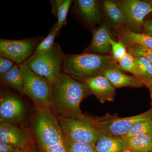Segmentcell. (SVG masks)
Wrapping results in <instances>:
<instances>
[{
    "instance_id": "cell-5",
    "label": "cell",
    "mask_w": 152,
    "mask_h": 152,
    "mask_svg": "<svg viewBox=\"0 0 152 152\" xmlns=\"http://www.w3.org/2000/svg\"><path fill=\"white\" fill-rule=\"evenodd\" d=\"M57 117L66 139L74 142L96 145L101 133L89 116L84 115L78 118Z\"/></svg>"
},
{
    "instance_id": "cell-33",
    "label": "cell",
    "mask_w": 152,
    "mask_h": 152,
    "mask_svg": "<svg viewBox=\"0 0 152 152\" xmlns=\"http://www.w3.org/2000/svg\"><path fill=\"white\" fill-rule=\"evenodd\" d=\"M144 84L149 90L151 95L152 94V79L151 80H150L149 81L145 83Z\"/></svg>"
},
{
    "instance_id": "cell-6",
    "label": "cell",
    "mask_w": 152,
    "mask_h": 152,
    "mask_svg": "<svg viewBox=\"0 0 152 152\" xmlns=\"http://www.w3.org/2000/svg\"><path fill=\"white\" fill-rule=\"evenodd\" d=\"M19 66L23 78V94L33 101L36 108L50 109L53 84L23 63Z\"/></svg>"
},
{
    "instance_id": "cell-7",
    "label": "cell",
    "mask_w": 152,
    "mask_h": 152,
    "mask_svg": "<svg viewBox=\"0 0 152 152\" xmlns=\"http://www.w3.org/2000/svg\"><path fill=\"white\" fill-rule=\"evenodd\" d=\"M89 117L101 134L111 137L124 138L136 123L142 121H152V108L143 113L124 118H120L116 114L111 115L108 114L103 117Z\"/></svg>"
},
{
    "instance_id": "cell-34",
    "label": "cell",
    "mask_w": 152,
    "mask_h": 152,
    "mask_svg": "<svg viewBox=\"0 0 152 152\" xmlns=\"http://www.w3.org/2000/svg\"><path fill=\"white\" fill-rule=\"evenodd\" d=\"M121 152H134L132 151H131V150L128 149H125L123 150V151H122Z\"/></svg>"
},
{
    "instance_id": "cell-10",
    "label": "cell",
    "mask_w": 152,
    "mask_h": 152,
    "mask_svg": "<svg viewBox=\"0 0 152 152\" xmlns=\"http://www.w3.org/2000/svg\"><path fill=\"white\" fill-rule=\"evenodd\" d=\"M25 107L20 99L10 93H5L0 102L1 123L16 124L21 121L24 115Z\"/></svg>"
},
{
    "instance_id": "cell-23",
    "label": "cell",
    "mask_w": 152,
    "mask_h": 152,
    "mask_svg": "<svg viewBox=\"0 0 152 152\" xmlns=\"http://www.w3.org/2000/svg\"><path fill=\"white\" fill-rule=\"evenodd\" d=\"M152 134V121H142L136 123L124 137L126 138Z\"/></svg>"
},
{
    "instance_id": "cell-22",
    "label": "cell",
    "mask_w": 152,
    "mask_h": 152,
    "mask_svg": "<svg viewBox=\"0 0 152 152\" xmlns=\"http://www.w3.org/2000/svg\"><path fill=\"white\" fill-rule=\"evenodd\" d=\"M122 36L131 45L138 44L152 50V36L144 33L134 32L130 30L124 31Z\"/></svg>"
},
{
    "instance_id": "cell-1",
    "label": "cell",
    "mask_w": 152,
    "mask_h": 152,
    "mask_svg": "<svg viewBox=\"0 0 152 152\" xmlns=\"http://www.w3.org/2000/svg\"><path fill=\"white\" fill-rule=\"evenodd\" d=\"M91 94L83 82L62 73L53 83L50 109L57 116H83L81 103Z\"/></svg>"
},
{
    "instance_id": "cell-12",
    "label": "cell",
    "mask_w": 152,
    "mask_h": 152,
    "mask_svg": "<svg viewBox=\"0 0 152 152\" xmlns=\"http://www.w3.org/2000/svg\"><path fill=\"white\" fill-rule=\"evenodd\" d=\"M91 94L94 95L102 104L113 102L116 96L115 88L105 77L100 75L85 80Z\"/></svg>"
},
{
    "instance_id": "cell-14",
    "label": "cell",
    "mask_w": 152,
    "mask_h": 152,
    "mask_svg": "<svg viewBox=\"0 0 152 152\" xmlns=\"http://www.w3.org/2000/svg\"><path fill=\"white\" fill-rule=\"evenodd\" d=\"M110 37V29L107 24L104 23L94 32L91 42L86 50V53H108L111 50Z\"/></svg>"
},
{
    "instance_id": "cell-9",
    "label": "cell",
    "mask_w": 152,
    "mask_h": 152,
    "mask_svg": "<svg viewBox=\"0 0 152 152\" xmlns=\"http://www.w3.org/2000/svg\"><path fill=\"white\" fill-rule=\"evenodd\" d=\"M124 15L125 24L136 30L142 28L146 17L152 12V2L140 0L121 2Z\"/></svg>"
},
{
    "instance_id": "cell-26",
    "label": "cell",
    "mask_w": 152,
    "mask_h": 152,
    "mask_svg": "<svg viewBox=\"0 0 152 152\" xmlns=\"http://www.w3.org/2000/svg\"><path fill=\"white\" fill-rule=\"evenodd\" d=\"M65 139L67 152H96L95 145L74 142Z\"/></svg>"
},
{
    "instance_id": "cell-24",
    "label": "cell",
    "mask_w": 152,
    "mask_h": 152,
    "mask_svg": "<svg viewBox=\"0 0 152 152\" xmlns=\"http://www.w3.org/2000/svg\"><path fill=\"white\" fill-rule=\"evenodd\" d=\"M59 32L60 31L57 29L56 23L46 37L43 39L38 44L36 47L34 53H41L51 48L54 45L55 39L58 35Z\"/></svg>"
},
{
    "instance_id": "cell-25",
    "label": "cell",
    "mask_w": 152,
    "mask_h": 152,
    "mask_svg": "<svg viewBox=\"0 0 152 152\" xmlns=\"http://www.w3.org/2000/svg\"><path fill=\"white\" fill-rule=\"evenodd\" d=\"M120 68L139 78L138 69L135 60L129 52L119 62Z\"/></svg>"
},
{
    "instance_id": "cell-16",
    "label": "cell",
    "mask_w": 152,
    "mask_h": 152,
    "mask_svg": "<svg viewBox=\"0 0 152 152\" xmlns=\"http://www.w3.org/2000/svg\"><path fill=\"white\" fill-rule=\"evenodd\" d=\"M128 139L101 134L96 145V152H121L128 149Z\"/></svg>"
},
{
    "instance_id": "cell-27",
    "label": "cell",
    "mask_w": 152,
    "mask_h": 152,
    "mask_svg": "<svg viewBox=\"0 0 152 152\" xmlns=\"http://www.w3.org/2000/svg\"><path fill=\"white\" fill-rule=\"evenodd\" d=\"M110 41L111 45L113 60L115 62H119L128 53L126 46L121 41L116 42L111 37L110 38Z\"/></svg>"
},
{
    "instance_id": "cell-35",
    "label": "cell",
    "mask_w": 152,
    "mask_h": 152,
    "mask_svg": "<svg viewBox=\"0 0 152 152\" xmlns=\"http://www.w3.org/2000/svg\"><path fill=\"white\" fill-rule=\"evenodd\" d=\"M151 100H152V94L151 95Z\"/></svg>"
},
{
    "instance_id": "cell-28",
    "label": "cell",
    "mask_w": 152,
    "mask_h": 152,
    "mask_svg": "<svg viewBox=\"0 0 152 152\" xmlns=\"http://www.w3.org/2000/svg\"><path fill=\"white\" fill-rule=\"evenodd\" d=\"M129 50L146 58L152 64V50L138 44L131 45Z\"/></svg>"
},
{
    "instance_id": "cell-21",
    "label": "cell",
    "mask_w": 152,
    "mask_h": 152,
    "mask_svg": "<svg viewBox=\"0 0 152 152\" xmlns=\"http://www.w3.org/2000/svg\"><path fill=\"white\" fill-rule=\"evenodd\" d=\"M135 60L138 69L139 77L144 83L152 79V64L146 58L129 50ZM145 85V84H144Z\"/></svg>"
},
{
    "instance_id": "cell-4",
    "label": "cell",
    "mask_w": 152,
    "mask_h": 152,
    "mask_svg": "<svg viewBox=\"0 0 152 152\" xmlns=\"http://www.w3.org/2000/svg\"><path fill=\"white\" fill-rule=\"evenodd\" d=\"M64 54L61 46L55 43L51 48L41 53H34L24 63L30 69L54 83L62 73Z\"/></svg>"
},
{
    "instance_id": "cell-20",
    "label": "cell",
    "mask_w": 152,
    "mask_h": 152,
    "mask_svg": "<svg viewBox=\"0 0 152 152\" xmlns=\"http://www.w3.org/2000/svg\"><path fill=\"white\" fill-rule=\"evenodd\" d=\"M128 139V149L134 152H152V134Z\"/></svg>"
},
{
    "instance_id": "cell-19",
    "label": "cell",
    "mask_w": 152,
    "mask_h": 152,
    "mask_svg": "<svg viewBox=\"0 0 152 152\" xmlns=\"http://www.w3.org/2000/svg\"><path fill=\"white\" fill-rule=\"evenodd\" d=\"M71 0H53L50 1L52 13L57 19V28L58 31L66 24L68 11L72 4Z\"/></svg>"
},
{
    "instance_id": "cell-3",
    "label": "cell",
    "mask_w": 152,
    "mask_h": 152,
    "mask_svg": "<svg viewBox=\"0 0 152 152\" xmlns=\"http://www.w3.org/2000/svg\"><path fill=\"white\" fill-rule=\"evenodd\" d=\"M113 57L85 53L79 55L64 54L62 70L75 79L85 80L102 75L106 70L117 67Z\"/></svg>"
},
{
    "instance_id": "cell-18",
    "label": "cell",
    "mask_w": 152,
    "mask_h": 152,
    "mask_svg": "<svg viewBox=\"0 0 152 152\" xmlns=\"http://www.w3.org/2000/svg\"><path fill=\"white\" fill-rule=\"evenodd\" d=\"M1 83L23 94V78L21 70L17 64L6 73L1 75Z\"/></svg>"
},
{
    "instance_id": "cell-30",
    "label": "cell",
    "mask_w": 152,
    "mask_h": 152,
    "mask_svg": "<svg viewBox=\"0 0 152 152\" xmlns=\"http://www.w3.org/2000/svg\"><path fill=\"white\" fill-rule=\"evenodd\" d=\"M20 150L0 141V152H18Z\"/></svg>"
},
{
    "instance_id": "cell-29",
    "label": "cell",
    "mask_w": 152,
    "mask_h": 152,
    "mask_svg": "<svg viewBox=\"0 0 152 152\" xmlns=\"http://www.w3.org/2000/svg\"><path fill=\"white\" fill-rule=\"evenodd\" d=\"M14 62L8 58L1 56H0V74L2 75L8 72L15 64Z\"/></svg>"
},
{
    "instance_id": "cell-13",
    "label": "cell",
    "mask_w": 152,
    "mask_h": 152,
    "mask_svg": "<svg viewBox=\"0 0 152 152\" xmlns=\"http://www.w3.org/2000/svg\"><path fill=\"white\" fill-rule=\"evenodd\" d=\"M102 75L110 81L115 88L122 87L141 88L145 86L140 79L135 76L127 75L117 67L106 70Z\"/></svg>"
},
{
    "instance_id": "cell-17",
    "label": "cell",
    "mask_w": 152,
    "mask_h": 152,
    "mask_svg": "<svg viewBox=\"0 0 152 152\" xmlns=\"http://www.w3.org/2000/svg\"><path fill=\"white\" fill-rule=\"evenodd\" d=\"M104 12L110 22L115 26L125 24L124 15L121 2L111 0L102 1Z\"/></svg>"
},
{
    "instance_id": "cell-31",
    "label": "cell",
    "mask_w": 152,
    "mask_h": 152,
    "mask_svg": "<svg viewBox=\"0 0 152 152\" xmlns=\"http://www.w3.org/2000/svg\"><path fill=\"white\" fill-rule=\"evenodd\" d=\"M142 28L143 30L144 34L152 36V20L144 22Z\"/></svg>"
},
{
    "instance_id": "cell-36",
    "label": "cell",
    "mask_w": 152,
    "mask_h": 152,
    "mask_svg": "<svg viewBox=\"0 0 152 152\" xmlns=\"http://www.w3.org/2000/svg\"><path fill=\"white\" fill-rule=\"evenodd\" d=\"M20 151H19V152H20Z\"/></svg>"
},
{
    "instance_id": "cell-11",
    "label": "cell",
    "mask_w": 152,
    "mask_h": 152,
    "mask_svg": "<svg viewBox=\"0 0 152 152\" xmlns=\"http://www.w3.org/2000/svg\"><path fill=\"white\" fill-rule=\"evenodd\" d=\"M0 141L20 150L31 144L26 132L10 123H1Z\"/></svg>"
},
{
    "instance_id": "cell-2",
    "label": "cell",
    "mask_w": 152,
    "mask_h": 152,
    "mask_svg": "<svg viewBox=\"0 0 152 152\" xmlns=\"http://www.w3.org/2000/svg\"><path fill=\"white\" fill-rule=\"evenodd\" d=\"M31 124L39 152H67L64 136L50 109L35 107Z\"/></svg>"
},
{
    "instance_id": "cell-32",
    "label": "cell",
    "mask_w": 152,
    "mask_h": 152,
    "mask_svg": "<svg viewBox=\"0 0 152 152\" xmlns=\"http://www.w3.org/2000/svg\"><path fill=\"white\" fill-rule=\"evenodd\" d=\"M20 152H39V150L32 145L24 149L20 150Z\"/></svg>"
},
{
    "instance_id": "cell-15",
    "label": "cell",
    "mask_w": 152,
    "mask_h": 152,
    "mask_svg": "<svg viewBox=\"0 0 152 152\" xmlns=\"http://www.w3.org/2000/svg\"><path fill=\"white\" fill-rule=\"evenodd\" d=\"M74 3L76 9L88 23L94 25L100 21L102 15L97 1L77 0Z\"/></svg>"
},
{
    "instance_id": "cell-8",
    "label": "cell",
    "mask_w": 152,
    "mask_h": 152,
    "mask_svg": "<svg viewBox=\"0 0 152 152\" xmlns=\"http://www.w3.org/2000/svg\"><path fill=\"white\" fill-rule=\"evenodd\" d=\"M42 37L21 40H0V54L18 64H23L34 53Z\"/></svg>"
}]
</instances>
